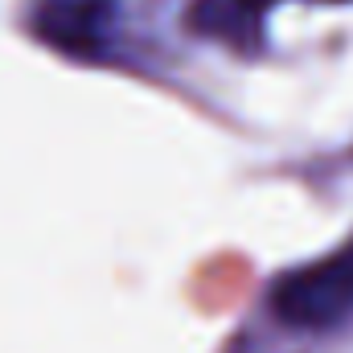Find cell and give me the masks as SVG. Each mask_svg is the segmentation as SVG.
Wrapping results in <instances>:
<instances>
[{
	"mask_svg": "<svg viewBox=\"0 0 353 353\" xmlns=\"http://www.w3.org/2000/svg\"><path fill=\"white\" fill-rule=\"evenodd\" d=\"M33 33L70 58H107L119 33V0H37Z\"/></svg>",
	"mask_w": 353,
	"mask_h": 353,
	"instance_id": "7a4b0ae2",
	"label": "cell"
},
{
	"mask_svg": "<svg viewBox=\"0 0 353 353\" xmlns=\"http://www.w3.org/2000/svg\"><path fill=\"white\" fill-rule=\"evenodd\" d=\"M271 4L279 0H193L189 4V29L201 37H214L230 50H259L263 25Z\"/></svg>",
	"mask_w": 353,
	"mask_h": 353,
	"instance_id": "3957f363",
	"label": "cell"
},
{
	"mask_svg": "<svg viewBox=\"0 0 353 353\" xmlns=\"http://www.w3.org/2000/svg\"><path fill=\"white\" fill-rule=\"evenodd\" d=\"M271 308L292 329H333L353 316V239L321 263L296 267L271 288Z\"/></svg>",
	"mask_w": 353,
	"mask_h": 353,
	"instance_id": "6da1fadb",
	"label": "cell"
}]
</instances>
